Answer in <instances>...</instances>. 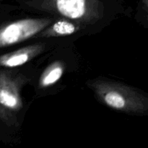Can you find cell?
Listing matches in <instances>:
<instances>
[{"mask_svg":"<svg viewBox=\"0 0 148 148\" xmlns=\"http://www.w3.org/2000/svg\"><path fill=\"white\" fill-rule=\"evenodd\" d=\"M64 72V66L62 62H55L49 65L40 77V88H48L54 85L60 79Z\"/></svg>","mask_w":148,"mask_h":148,"instance_id":"cell-6","label":"cell"},{"mask_svg":"<svg viewBox=\"0 0 148 148\" xmlns=\"http://www.w3.org/2000/svg\"><path fill=\"white\" fill-rule=\"evenodd\" d=\"M56 5L60 14L72 20H78L86 12V0H56Z\"/></svg>","mask_w":148,"mask_h":148,"instance_id":"cell-5","label":"cell"},{"mask_svg":"<svg viewBox=\"0 0 148 148\" xmlns=\"http://www.w3.org/2000/svg\"><path fill=\"white\" fill-rule=\"evenodd\" d=\"M19 91L17 81L7 72H0V119L3 121L10 122L12 114L23 107Z\"/></svg>","mask_w":148,"mask_h":148,"instance_id":"cell-3","label":"cell"},{"mask_svg":"<svg viewBox=\"0 0 148 148\" xmlns=\"http://www.w3.org/2000/svg\"><path fill=\"white\" fill-rule=\"evenodd\" d=\"M43 46L35 44L22 48L14 52L0 56V66L13 68L22 66L37 56L43 51Z\"/></svg>","mask_w":148,"mask_h":148,"instance_id":"cell-4","label":"cell"},{"mask_svg":"<svg viewBox=\"0 0 148 148\" xmlns=\"http://www.w3.org/2000/svg\"><path fill=\"white\" fill-rule=\"evenodd\" d=\"M77 30L78 27L75 24L67 20H62L53 23L46 33L49 36H64L74 34Z\"/></svg>","mask_w":148,"mask_h":148,"instance_id":"cell-7","label":"cell"},{"mask_svg":"<svg viewBox=\"0 0 148 148\" xmlns=\"http://www.w3.org/2000/svg\"><path fill=\"white\" fill-rule=\"evenodd\" d=\"M51 19H23L0 27V48L28 40L51 23Z\"/></svg>","mask_w":148,"mask_h":148,"instance_id":"cell-2","label":"cell"},{"mask_svg":"<svg viewBox=\"0 0 148 148\" xmlns=\"http://www.w3.org/2000/svg\"><path fill=\"white\" fill-rule=\"evenodd\" d=\"M92 87L103 103L113 109L137 114L147 111V98L131 88L106 81H96Z\"/></svg>","mask_w":148,"mask_h":148,"instance_id":"cell-1","label":"cell"}]
</instances>
